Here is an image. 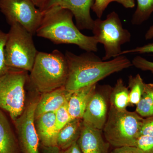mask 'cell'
Segmentation results:
<instances>
[{"label":"cell","instance_id":"31","mask_svg":"<svg viewBox=\"0 0 153 153\" xmlns=\"http://www.w3.org/2000/svg\"><path fill=\"white\" fill-rule=\"evenodd\" d=\"M38 8L43 12L51 0H32Z\"/></svg>","mask_w":153,"mask_h":153},{"label":"cell","instance_id":"7","mask_svg":"<svg viewBox=\"0 0 153 153\" xmlns=\"http://www.w3.org/2000/svg\"><path fill=\"white\" fill-rule=\"evenodd\" d=\"M28 77L27 71L13 69L0 76V109L8 114L12 121L25 110Z\"/></svg>","mask_w":153,"mask_h":153},{"label":"cell","instance_id":"30","mask_svg":"<svg viewBox=\"0 0 153 153\" xmlns=\"http://www.w3.org/2000/svg\"><path fill=\"white\" fill-rule=\"evenodd\" d=\"M41 153H61V151L57 146H45L41 145Z\"/></svg>","mask_w":153,"mask_h":153},{"label":"cell","instance_id":"20","mask_svg":"<svg viewBox=\"0 0 153 153\" xmlns=\"http://www.w3.org/2000/svg\"><path fill=\"white\" fill-rule=\"evenodd\" d=\"M137 8L131 20L133 25H141L149 19L153 13V0H137Z\"/></svg>","mask_w":153,"mask_h":153},{"label":"cell","instance_id":"29","mask_svg":"<svg viewBox=\"0 0 153 153\" xmlns=\"http://www.w3.org/2000/svg\"><path fill=\"white\" fill-rule=\"evenodd\" d=\"M110 153H144L135 146H124L116 147Z\"/></svg>","mask_w":153,"mask_h":153},{"label":"cell","instance_id":"34","mask_svg":"<svg viewBox=\"0 0 153 153\" xmlns=\"http://www.w3.org/2000/svg\"></svg>","mask_w":153,"mask_h":153},{"label":"cell","instance_id":"18","mask_svg":"<svg viewBox=\"0 0 153 153\" xmlns=\"http://www.w3.org/2000/svg\"><path fill=\"white\" fill-rule=\"evenodd\" d=\"M109 102L110 107L118 111L125 110L129 105V90L121 78L118 79L114 87L111 88Z\"/></svg>","mask_w":153,"mask_h":153},{"label":"cell","instance_id":"13","mask_svg":"<svg viewBox=\"0 0 153 153\" xmlns=\"http://www.w3.org/2000/svg\"><path fill=\"white\" fill-rule=\"evenodd\" d=\"M72 92L63 86L50 92L42 94L37 102L35 118L46 113L55 112L68 101Z\"/></svg>","mask_w":153,"mask_h":153},{"label":"cell","instance_id":"1","mask_svg":"<svg viewBox=\"0 0 153 153\" xmlns=\"http://www.w3.org/2000/svg\"><path fill=\"white\" fill-rule=\"evenodd\" d=\"M68 65L65 88L71 92L97 83L116 72L132 66L131 61L124 55L104 61L93 52L76 55L69 51L65 54Z\"/></svg>","mask_w":153,"mask_h":153},{"label":"cell","instance_id":"5","mask_svg":"<svg viewBox=\"0 0 153 153\" xmlns=\"http://www.w3.org/2000/svg\"><path fill=\"white\" fill-rule=\"evenodd\" d=\"M33 36L18 23L10 25L5 47L6 64L10 69L32 70L38 52Z\"/></svg>","mask_w":153,"mask_h":153},{"label":"cell","instance_id":"10","mask_svg":"<svg viewBox=\"0 0 153 153\" xmlns=\"http://www.w3.org/2000/svg\"><path fill=\"white\" fill-rule=\"evenodd\" d=\"M111 88L105 85L96 88L88 103L82 119L83 123L97 129H103L108 114V102Z\"/></svg>","mask_w":153,"mask_h":153},{"label":"cell","instance_id":"16","mask_svg":"<svg viewBox=\"0 0 153 153\" xmlns=\"http://www.w3.org/2000/svg\"><path fill=\"white\" fill-rule=\"evenodd\" d=\"M97 84L82 88L71 94L67 105L72 119L82 118L88 101L96 90Z\"/></svg>","mask_w":153,"mask_h":153},{"label":"cell","instance_id":"21","mask_svg":"<svg viewBox=\"0 0 153 153\" xmlns=\"http://www.w3.org/2000/svg\"><path fill=\"white\" fill-rule=\"evenodd\" d=\"M145 83L139 74L129 76L128 88H129V105H136L142 95Z\"/></svg>","mask_w":153,"mask_h":153},{"label":"cell","instance_id":"19","mask_svg":"<svg viewBox=\"0 0 153 153\" xmlns=\"http://www.w3.org/2000/svg\"><path fill=\"white\" fill-rule=\"evenodd\" d=\"M136 112L143 118L153 116V83H145L144 88Z\"/></svg>","mask_w":153,"mask_h":153},{"label":"cell","instance_id":"12","mask_svg":"<svg viewBox=\"0 0 153 153\" xmlns=\"http://www.w3.org/2000/svg\"><path fill=\"white\" fill-rule=\"evenodd\" d=\"M77 143L82 153H108L110 146L103 139L101 130L83 123Z\"/></svg>","mask_w":153,"mask_h":153},{"label":"cell","instance_id":"26","mask_svg":"<svg viewBox=\"0 0 153 153\" xmlns=\"http://www.w3.org/2000/svg\"><path fill=\"white\" fill-rule=\"evenodd\" d=\"M132 66L143 71H150L153 74V62L140 56L134 57L131 61Z\"/></svg>","mask_w":153,"mask_h":153},{"label":"cell","instance_id":"23","mask_svg":"<svg viewBox=\"0 0 153 153\" xmlns=\"http://www.w3.org/2000/svg\"><path fill=\"white\" fill-rule=\"evenodd\" d=\"M68 102L55 111V131L57 134L60 130L72 120L68 109Z\"/></svg>","mask_w":153,"mask_h":153},{"label":"cell","instance_id":"8","mask_svg":"<svg viewBox=\"0 0 153 153\" xmlns=\"http://www.w3.org/2000/svg\"><path fill=\"white\" fill-rule=\"evenodd\" d=\"M0 11L9 25L18 23L33 35L43 17L32 0H0Z\"/></svg>","mask_w":153,"mask_h":153},{"label":"cell","instance_id":"33","mask_svg":"<svg viewBox=\"0 0 153 153\" xmlns=\"http://www.w3.org/2000/svg\"><path fill=\"white\" fill-rule=\"evenodd\" d=\"M146 40H151L153 38V25L148 29L145 35Z\"/></svg>","mask_w":153,"mask_h":153},{"label":"cell","instance_id":"25","mask_svg":"<svg viewBox=\"0 0 153 153\" xmlns=\"http://www.w3.org/2000/svg\"><path fill=\"white\" fill-rule=\"evenodd\" d=\"M135 146L144 153H153V137L140 135L137 138Z\"/></svg>","mask_w":153,"mask_h":153},{"label":"cell","instance_id":"24","mask_svg":"<svg viewBox=\"0 0 153 153\" xmlns=\"http://www.w3.org/2000/svg\"><path fill=\"white\" fill-rule=\"evenodd\" d=\"M7 38V33L0 30V76L6 74L10 68L6 64L5 47Z\"/></svg>","mask_w":153,"mask_h":153},{"label":"cell","instance_id":"9","mask_svg":"<svg viewBox=\"0 0 153 153\" xmlns=\"http://www.w3.org/2000/svg\"><path fill=\"white\" fill-rule=\"evenodd\" d=\"M38 100L25 106L22 114L13 121L22 153H41V144L35 125V115Z\"/></svg>","mask_w":153,"mask_h":153},{"label":"cell","instance_id":"17","mask_svg":"<svg viewBox=\"0 0 153 153\" xmlns=\"http://www.w3.org/2000/svg\"><path fill=\"white\" fill-rule=\"evenodd\" d=\"M83 125L82 119H74L59 131L56 138V146L64 151L77 142Z\"/></svg>","mask_w":153,"mask_h":153},{"label":"cell","instance_id":"27","mask_svg":"<svg viewBox=\"0 0 153 153\" xmlns=\"http://www.w3.org/2000/svg\"><path fill=\"white\" fill-rule=\"evenodd\" d=\"M140 135L153 137V116L144 118L140 130Z\"/></svg>","mask_w":153,"mask_h":153},{"label":"cell","instance_id":"4","mask_svg":"<svg viewBox=\"0 0 153 153\" xmlns=\"http://www.w3.org/2000/svg\"><path fill=\"white\" fill-rule=\"evenodd\" d=\"M143 119L136 111H118L110 107L103 128L106 141L115 148L135 146Z\"/></svg>","mask_w":153,"mask_h":153},{"label":"cell","instance_id":"3","mask_svg":"<svg viewBox=\"0 0 153 153\" xmlns=\"http://www.w3.org/2000/svg\"><path fill=\"white\" fill-rule=\"evenodd\" d=\"M68 70L66 56L59 50L38 52L28 81L37 92L47 93L65 86Z\"/></svg>","mask_w":153,"mask_h":153},{"label":"cell","instance_id":"14","mask_svg":"<svg viewBox=\"0 0 153 153\" xmlns=\"http://www.w3.org/2000/svg\"><path fill=\"white\" fill-rule=\"evenodd\" d=\"M35 125L41 146H57L55 112L46 113L35 118Z\"/></svg>","mask_w":153,"mask_h":153},{"label":"cell","instance_id":"28","mask_svg":"<svg viewBox=\"0 0 153 153\" xmlns=\"http://www.w3.org/2000/svg\"><path fill=\"white\" fill-rule=\"evenodd\" d=\"M133 53L140 54H146V53L153 54V43L146 44L141 47H137L134 49H129V50L122 51V52H121L120 55L128 54H133Z\"/></svg>","mask_w":153,"mask_h":153},{"label":"cell","instance_id":"32","mask_svg":"<svg viewBox=\"0 0 153 153\" xmlns=\"http://www.w3.org/2000/svg\"><path fill=\"white\" fill-rule=\"evenodd\" d=\"M61 153H82L77 142L74 143L70 147L64 151H61Z\"/></svg>","mask_w":153,"mask_h":153},{"label":"cell","instance_id":"11","mask_svg":"<svg viewBox=\"0 0 153 153\" xmlns=\"http://www.w3.org/2000/svg\"><path fill=\"white\" fill-rule=\"evenodd\" d=\"M94 2V0H51L44 11L53 7L67 9L73 14L79 30H92L94 20L90 10Z\"/></svg>","mask_w":153,"mask_h":153},{"label":"cell","instance_id":"15","mask_svg":"<svg viewBox=\"0 0 153 153\" xmlns=\"http://www.w3.org/2000/svg\"><path fill=\"white\" fill-rule=\"evenodd\" d=\"M4 112L0 109V153H22L16 132Z\"/></svg>","mask_w":153,"mask_h":153},{"label":"cell","instance_id":"6","mask_svg":"<svg viewBox=\"0 0 153 153\" xmlns=\"http://www.w3.org/2000/svg\"><path fill=\"white\" fill-rule=\"evenodd\" d=\"M94 36L98 43L103 44L105 55L102 60L106 61L120 56L122 52L121 47L131 41V34L123 28L117 13L113 11L102 20H94L92 30Z\"/></svg>","mask_w":153,"mask_h":153},{"label":"cell","instance_id":"22","mask_svg":"<svg viewBox=\"0 0 153 153\" xmlns=\"http://www.w3.org/2000/svg\"><path fill=\"white\" fill-rule=\"evenodd\" d=\"M113 2L120 4L127 9L133 8L135 6V0H94L91 10L98 18L101 19L108 6Z\"/></svg>","mask_w":153,"mask_h":153},{"label":"cell","instance_id":"2","mask_svg":"<svg viewBox=\"0 0 153 153\" xmlns=\"http://www.w3.org/2000/svg\"><path fill=\"white\" fill-rule=\"evenodd\" d=\"M36 34L56 44H74L87 52H97L98 43L94 36H88L79 31L73 21L71 11L58 7L45 10Z\"/></svg>","mask_w":153,"mask_h":153}]
</instances>
